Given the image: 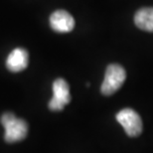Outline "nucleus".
<instances>
[{
  "label": "nucleus",
  "mask_w": 153,
  "mask_h": 153,
  "mask_svg": "<svg viewBox=\"0 0 153 153\" xmlns=\"http://www.w3.org/2000/svg\"><path fill=\"white\" fill-rule=\"evenodd\" d=\"M29 55L25 49L16 48L8 55L6 60V67L9 71L13 73L21 72L28 66Z\"/></svg>",
  "instance_id": "423d86ee"
},
{
  "label": "nucleus",
  "mask_w": 153,
  "mask_h": 153,
  "mask_svg": "<svg viewBox=\"0 0 153 153\" xmlns=\"http://www.w3.org/2000/svg\"><path fill=\"white\" fill-rule=\"evenodd\" d=\"M134 23L139 29L153 32V7L139 9L134 16Z\"/></svg>",
  "instance_id": "0eeeda50"
},
{
  "label": "nucleus",
  "mask_w": 153,
  "mask_h": 153,
  "mask_svg": "<svg viewBox=\"0 0 153 153\" xmlns=\"http://www.w3.org/2000/svg\"><path fill=\"white\" fill-rule=\"evenodd\" d=\"M1 123L4 127V138L6 142L12 143L23 140L28 132V125L26 121L17 118L11 112H6L1 116Z\"/></svg>",
  "instance_id": "f257e3e1"
},
{
  "label": "nucleus",
  "mask_w": 153,
  "mask_h": 153,
  "mask_svg": "<svg viewBox=\"0 0 153 153\" xmlns=\"http://www.w3.org/2000/svg\"><path fill=\"white\" fill-rule=\"evenodd\" d=\"M71 102L70 87L64 79H57L53 82V97L49 102L51 111H62L66 105Z\"/></svg>",
  "instance_id": "20e7f679"
},
{
  "label": "nucleus",
  "mask_w": 153,
  "mask_h": 153,
  "mask_svg": "<svg viewBox=\"0 0 153 153\" xmlns=\"http://www.w3.org/2000/svg\"><path fill=\"white\" fill-rule=\"evenodd\" d=\"M125 78H126V73L120 65L117 64L109 65L106 68L105 79L100 88L102 94L103 96H111L114 94L123 85Z\"/></svg>",
  "instance_id": "f03ea898"
},
{
  "label": "nucleus",
  "mask_w": 153,
  "mask_h": 153,
  "mask_svg": "<svg viewBox=\"0 0 153 153\" xmlns=\"http://www.w3.org/2000/svg\"><path fill=\"white\" fill-rule=\"evenodd\" d=\"M116 120L124 128L128 136L135 137L142 132V120L136 111L131 108H124L116 114Z\"/></svg>",
  "instance_id": "7ed1b4c3"
},
{
  "label": "nucleus",
  "mask_w": 153,
  "mask_h": 153,
  "mask_svg": "<svg viewBox=\"0 0 153 153\" xmlns=\"http://www.w3.org/2000/svg\"><path fill=\"white\" fill-rule=\"evenodd\" d=\"M51 28L59 33L71 32L75 27V19L66 10H57L50 16Z\"/></svg>",
  "instance_id": "39448f33"
}]
</instances>
